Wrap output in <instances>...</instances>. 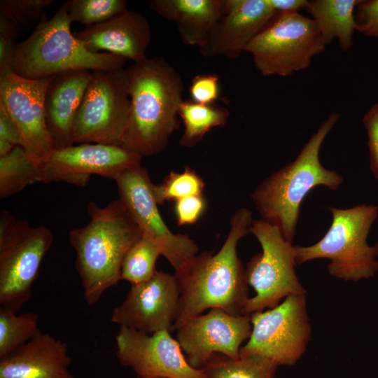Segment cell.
Wrapping results in <instances>:
<instances>
[{
  "label": "cell",
  "mask_w": 378,
  "mask_h": 378,
  "mask_svg": "<svg viewBox=\"0 0 378 378\" xmlns=\"http://www.w3.org/2000/svg\"><path fill=\"white\" fill-rule=\"evenodd\" d=\"M62 6L71 22L88 25L104 22L127 10L125 0H69Z\"/></svg>",
  "instance_id": "31"
},
{
  "label": "cell",
  "mask_w": 378,
  "mask_h": 378,
  "mask_svg": "<svg viewBox=\"0 0 378 378\" xmlns=\"http://www.w3.org/2000/svg\"><path fill=\"white\" fill-rule=\"evenodd\" d=\"M252 222L248 209H237L230 217V229L219 251H203L183 270L174 273L180 304L172 331L206 309L219 308L232 315H244L249 298L248 284L237 246L250 232Z\"/></svg>",
  "instance_id": "1"
},
{
  "label": "cell",
  "mask_w": 378,
  "mask_h": 378,
  "mask_svg": "<svg viewBox=\"0 0 378 378\" xmlns=\"http://www.w3.org/2000/svg\"><path fill=\"white\" fill-rule=\"evenodd\" d=\"M189 92L192 101L201 104H211L219 98V77L217 74H204L194 76Z\"/></svg>",
  "instance_id": "32"
},
{
  "label": "cell",
  "mask_w": 378,
  "mask_h": 378,
  "mask_svg": "<svg viewBox=\"0 0 378 378\" xmlns=\"http://www.w3.org/2000/svg\"><path fill=\"white\" fill-rule=\"evenodd\" d=\"M252 330L239 357L260 355L279 366H293L304 354L312 337L306 294L284 298L274 308L251 314Z\"/></svg>",
  "instance_id": "11"
},
{
  "label": "cell",
  "mask_w": 378,
  "mask_h": 378,
  "mask_svg": "<svg viewBox=\"0 0 378 378\" xmlns=\"http://www.w3.org/2000/svg\"><path fill=\"white\" fill-rule=\"evenodd\" d=\"M250 232L262 251L252 256L245 268L248 284L255 295L248 299L243 314L274 308L290 295L306 294L295 272V246L276 226L262 219L253 220Z\"/></svg>",
  "instance_id": "9"
},
{
  "label": "cell",
  "mask_w": 378,
  "mask_h": 378,
  "mask_svg": "<svg viewBox=\"0 0 378 378\" xmlns=\"http://www.w3.org/2000/svg\"><path fill=\"white\" fill-rule=\"evenodd\" d=\"M340 118L338 113H330L297 158L265 178L251 195L262 219L276 226L292 244L305 197L318 186L336 190L344 181L342 176L326 169L319 159L321 146Z\"/></svg>",
  "instance_id": "4"
},
{
  "label": "cell",
  "mask_w": 378,
  "mask_h": 378,
  "mask_svg": "<svg viewBox=\"0 0 378 378\" xmlns=\"http://www.w3.org/2000/svg\"><path fill=\"white\" fill-rule=\"evenodd\" d=\"M205 183L200 175L190 167L183 172L172 171L160 184L153 185V192L156 202L162 205L166 202L203 195Z\"/></svg>",
  "instance_id": "30"
},
{
  "label": "cell",
  "mask_w": 378,
  "mask_h": 378,
  "mask_svg": "<svg viewBox=\"0 0 378 378\" xmlns=\"http://www.w3.org/2000/svg\"><path fill=\"white\" fill-rule=\"evenodd\" d=\"M127 70L130 108L121 146L141 157L157 155L180 127L183 81L162 57H147Z\"/></svg>",
  "instance_id": "2"
},
{
  "label": "cell",
  "mask_w": 378,
  "mask_h": 378,
  "mask_svg": "<svg viewBox=\"0 0 378 378\" xmlns=\"http://www.w3.org/2000/svg\"><path fill=\"white\" fill-rule=\"evenodd\" d=\"M115 342L119 363L131 368L139 377L206 378L201 369L189 364L169 331L149 335L120 326Z\"/></svg>",
  "instance_id": "16"
},
{
  "label": "cell",
  "mask_w": 378,
  "mask_h": 378,
  "mask_svg": "<svg viewBox=\"0 0 378 378\" xmlns=\"http://www.w3.org/2000/svg\"><path fill=\"white\" fill-rule=\"evenodd\" d=\"M251 330V314L234 316L213 308L185 321L176 330V340L189 364L201 369L214 354L239 358Z\"/></svg>",
  "instance_id": "15"
},
{
  "label": "cell",
  "mask_w": 378,
  "mask_h": 378,
  "mask_svg": "<svg viewBox=\"0 0 378 378\" xmlns=\"http://www.w3.org/2000/svg\"><path fill=\"white\" fill-rule=\"evenodd\" d=\"M18 44L15 41L0 37V78L13 73V65Z\"/></svg>",
  "instance_id": "37"
},
{
  "label": "cell",
  "mask_w": 378,
  "mask_h": 378,
  "mask_svg": "<svg viewBox=\"0 0 378 378\" xmlns=\"http://www.w3.org/2000/svg\"><path fill=\"white\" fill-rule=\"evenodd\" d=\"M184 131L179 144L186 148L196 146L211 129L225 126L230 116L226 108L201 104L192 100L183 101L178 110Z\"/></svg>",
  "instance_id": "24"
},
{
  "label": "cell",
  "mask_w": 378,
  "mask_h": 378,
  "mask_svg": "<svg viewBox=\"0 0 378 378\" xmlns=\"http://www.w3.org/2000/svg\"><path fill=\"white\" fill-rule=\"evenodd\" d=\"M362 122L368 135L369 167L378 182V102L364 114Z\"/></svg>",
  "instance_id": "35"
},
{
  "label": "cell",
  "mask_w": 378,
  "mask_h": 378,
  "mask_svg": "<svg viewBox=\"0 0 378 378\" xmlns=\"http://www.w3.org/2000/svg\"><path fill=\"white\" fill-rule=\"evenodd\" d=\"M65 342L41 331L0 359V378H76Z\"/></svg>",
  "instance_id": "21"
},
{
  "label": "cell",
  "mask_w": 378,
  "mask_h": 378,
  "mask_svg": "<svg viewBox=\"0 0 378 378\" xmlns=\"http://www.w3.org/2000/svg\"><path fill=\"white\" fill-rule=\"evenodd\" d=\"M179 304L174 274L158 270L148 281L131 285L125 300L113 309L111 321L146 333L172 332Z\"/></svg>",
  "instance_id": "17"
},
{
  "label": "cell",
  "mask_w": 378,
  "mask_h": 378,
  "mask_svg": "<svg viewBox=\"0 0 378 378\" xmlns=\"http://www.w3.org/2000/svg\"><path fill=\"white\" fill-rule=\"evenodd\" d=\"M53 0H1L0 37L15 41L20 32L38 22Z\"/></svg>",
  "instance_id": "27"
},
{
  "label": "cell",
  "mask_w": 378,
  "mask_h": 378,
  "mask_svg": "<svg viewBox=\"0 0 378 378\" xmlns=\"http://www.w3.org/2000/svg\"><path fill=\"white\" fill-rule=\"evenodd\" d=\"M71 21L62 6L45 15L30 36L18 44L13 71L27 79H40L70 71L122 68L127 59L108 52H92L71 31Z\"/></svg>",
  "instance_id": "5"
},
{
  "label": "cell",
  "mask_w": 378,
  "mask_h": 378,
  "mask_svg": "<svg viewBox=\"0 0 378 378\" xmlns=\"http://www.w3.org/2000/svg\"><path fill=\"white\" fill-rule=\"evenodd\" d=\"M142 157L120 146L85 143L54 150L40 165L39 182L85 186L92 175L115 180L141 165Z\"/></svg>",
  "instance_id": "14"
},
{
  "label": "cell",
  "mask_w": 378,
  "mask_h": 378,
  "mask_svg": "<svg viewBox=\"0 0 378 378\" xmlns=\"http://www.w3.org/2000/svg\"><path fill=\"white\" fill-rule=\"evenodd\" d=\"M223 14L206 42L204 57L237 59L274 16L267 0H223Z\"/></svg>",
  "instance_id": "18"
},
{
  "label": "cell",
  "mask_w": 378,
  "mask_h": 378,
  "mask_svg": "<svg viewBox=\"0 0 378 378\" xmlns=\"http://www.w3.org/2000/svg\"><path fill=\"white\" fill-rule=\"evenodd\" d=\"M331 225L316 243L295 246L297 265L315 259L330 260V275L346 281L373 277L378 272V242H367L371 227L378 217V206L361 204L349 209L328 207Z\"/></svg>",
  "instance_id": "6"
},
{
  "label": "cell",
  "mask_w": 378,
  "mask_h": 378,
  "mask_svg": "<svg viewBox=\"0 0 378 378\" xmlns=\"http://www.w3.org/2000/svg\"><path fill=\"white\" fill-rule=\"evenodd\" d=\"M74 34L92 52L105 50L134 63L147 58L146 52L151 40L148 19L141 13L128 9Z\"/></svg>",
  "instance_id": "19"
},
{
  "label": "cell",
  "mask_w": 378,
  "mask_h": 378,
  "mask_svg": "<svg viewBox=\"0 0 378 378\" xmlns=\"http://www.w3.org/2000/svg\"><path fill=\"white\" fill-rule=\"evenodd\" d=\"M119 200L125 209L159 248L174 273L183 270L197 255L198 246L188 234H174L161 216L147 169L141 165L122 172L115 180Z\"/></svg>",
  "instance_id": "12"
},
{
  "label": "cell",
  "mask_w": 378,
  "mask_h": 378,
  "mask_svg": "<svg viewBox=\"0 0 378 378\" xmlns=\"http://www.w3.org/2000/svg\"><path fill=\"white\" fill-rule=\"evenodd\" d=\"M360 0H311L305 10L316 21L326 46L337 39L341 50L354 44V12Z\"/></svg>",
  "instance_id": "23"
},
{
  "label": "cell",
  "mask_w": 378,
  "mask_h": 378,
  "mask_svg": "<svg viewBox=\"0 0 378 378\" xmlns=\"http://www.w3.org/2000/svg\"><path fill=\"white\" fill-rule=\"evenodd\" d=\"M87 211L88 223L71 230L69 241L76 252L84 300L93 305L121 280L123 259L142 230L119 199L103 207L90 201Z\"/></svg>",
  "instance_id": "3"
},
{
  "label": "cell",
  "mask_w": 378,
  "mask_h": 378,
  "mask_svg": "<svg viewBox=\"0 0 378 378\" xmlns=\"http://www.w3.org/2000/svg\"><path fill=\"white\" fill-rule=\"evenodd\" d=\"M130 108V81L127 69L92 71L75 118L74 144L121 146Z\"/></svg>",
  "instance_id": "10"
},
{
  "label": "cell",
  "mask_w": 378,
  "mask_h": 378,
  "mask_svg": "<svg viewBox=\"0 0 378 378\" xmlns=\"http://www.w3.org/2000/svg\"><path fill=\"white\" fill-rule=\"evenodd\" d=\"M267 2L276 15L305 9L308 0H267Z\"/></svg>",
  "instance_id": "38"
},
{
  "label": "cell",
  "mask_w": 378,
  "mask_h": 378,
  "mask_svg": "<svg viewBox=\"0 0 378 378\" xmlns=\"http://www.w3.org/2000/svg\"><path fill=\"white\" fill-rule=\"evenodd\" d=\"M356 30L378 38V0H360L354 12Z\"/></svg>",
  "instance_id": "34"
},
{
  "label": "cell",
  "mask_w": 378,
  "mask_h": 378,
  "mask_svg": "<svg viewBox=\"0 0 378 378\" xmlns=\"http://www.w3.org/2000/svg\"><path fill=\"white\" fill-rule=\"evenodd\" d=\"M207 207L203 195H191L174 202V213L178 226L192 225L204 214Z\"/></svg>",
  "instance_id": "33"
},
{
  "label": "cell",
  "mask_w": 378,
  "mask_h": 378,
  "mask_svg": "<svg viewBox=\"0 0 378 378\" xmlns=\"http://www.w3.org/2000/svg\"><path fill=\"white\" fill-rule=\"evenodd\" d=\"M279 365L260 355L237 359L214 354L201 368L206 378H274Z\"/></svg>",
  "instance_id": "25"
},
{
  "label": "cell",
  "mask_w": 378,
  "mask_h": 378,
  "mask_svg": "<svg viewBox=\"0 0 378 378\" xmlns=\"http://www.w3.org/2000/svg\"><path fill=\"white\" fill-rule=\"evenodd\" d=\"M139 378H169V377H142Z\"/></svg>",
  "instance_id": "39"
},
{
  "label": "cell",
  "mask_w": 378,
  "mask_h": 378,
  "mask_svg": "<svg viewBox=\"0 0 378 378\" xmlns=\"http://www.w3.org/2000/svg\"><path fill=\"white\" fill-rule=\"evenodd\" d=\"M326 46L316 21L295 12L274 15L245 52L262 76L286 77L309 68Z\"/></svg>",
  "instance_id": "8"
},
{
  "label": "cell",
  "mask_w": 378,
  "mask_h": 378,
  "mask_svg": "<svg viewBox=\"0 0 378 378\" xmlns=\"http://www.w3.org/2000/svg\"><path fill=\"white\" fill-rule=\"evenodd\" d=\"M40 164L27 155L21 146L0 157V199L4 200L39 182Z\"/></svg>",
  "instance_id": "26"
},
{
  "label": "cell",
  "mask_w": 378,
  "mask_h": 378,
  "mask_svg": "<svg viewBox=\"0 0 378 378\" xmlns=\"http://www.w3.org/2000/svg\"><path fill=\"white\" fill-rule=\"evenodd\" d=\"M162 255L158 246L142 232L126 253L121 267V280L136 285L150 279L157 272L156 262Z\"/></svg>",
  "instance_id": "29"
},
{
  "label": "cell",
  "mask_w": 378,
  "mask_h": 378,
  "mask_svg": "<svg viewBox=\"0 0 378 378\" xmlns=\"http://www.w3.org/2000/svg\"><path fill=\"white\" fill-rule=\"evenodd\" d=\"M150 8L174 22L184 45L202 46L223 14V0H152Z\"/></svg>",
  "instance_id": "22"
},
{
  "label": "cell",
  "mask_w": 378,
  "mask_h": 378,
  "mask_svg": "<svg viewBox=\"0 0 378 378\" xmlns=\"http://www.w3.org/2000/svg\"><path fill=\"white\" fill-rule=\"evenodd\" d=\"M20 146L18 129L4 108L0 104V157Z\"/></svg>",
  "instance_id": "36"
},
{
  "label": "cell",
  "mask_w": 378,
  "mask_h": 378,
  "mask_svg": "<svg viewBox=\"0 0 378 378\" xmlns=\"http://www.w3.org/2000/svg\"><path fill=\"white\" fill-rule=\"evenodd\" d=\"M92 77L87 70L52 76L45 95L46 127L54 150L73 146L75 118Z\"/></svg>",
  "instance_id": "20"
},
{
  "label": "cell",
  "mask_w": 378,
  "mask_h": 378,
  "mask_svg": "<svg viewBox=\"0 0 378 378\" xmlns=\"http://www.w3.org/2000/svg\"><path fill=\"white\" fill-rule=\"evenodd\" d=\"M52 76L27 79L11 73L0 78V104L15 125L20 146L38 164L54 151L45 116V95Z\"/></svg>",
  "instance_id": "13"
},
{
  "label": "cell",
  "mask_w": 378,
  "mask_h": 378,
  "mask_svg": "<svg viewBox=\"0 0 378 378\" xmlns=\"http://www.w3.org/2000/svg\"><path fill=\"white\" fill-rule=\"evenodd\" d=\"M52 241L48 227L31 226L6 209L1 211V307L18 313L30 299L41 264Z\"/></svg>",
  "instance_id": "7"
},
{
  "label": "cell",
  "mask_w": 378,
  "mask_h": 378,
  "mask_svg": "<svg viewBox=\"0 0 378 378\" xmlns=\"http://www.w3.org/2000/svg\"><path fill=\"white\" fill-rule=\"evenodd\" d=\"M36 312L18 315L0 307V359L13 354L41 332Z\"/></svg>",
  "instance_id": "28"
}]
</instances>
